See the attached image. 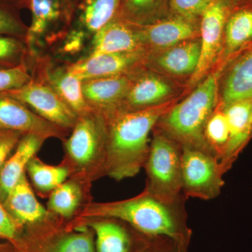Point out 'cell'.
Instances as JSON below:
<instances>
[{
  "instance_id": "cell-40",
  "label": "cell",
  "mask_w": 252,
  "mask_h": 252,
  "mask_svg": "<svg viewBox=\"0 0 252 252\" xmlns=\"http://www.w3.org/2000/svg\"><path fill=\"white\" fill-rule=\"evenodd\" d=\"M0 252H2V251H1V250H0Z\"/></svg>"
},
{
  "instance_id": "cell-33",
  "label": "cell",
  "mask_w": 252,
  "mask_h": 252,
  "mask_svg": "<svg viewBox=\"0 0 252 252\" xmlns=\"http://www.w3.org/2000/svg\"><path fill=\"white\" fill-rule=\"evenodd\" d=\"M23 135V133L16 131L0 130V170Z\"/></svg>"
},
{
  "instance_id": "cell-9",
  "label": "cell",
  "mask_w": 252,
  "mask_h": 252,
  "mask_svg": "<svg viewBox=\"0 0 252 252\" xmlns=\"http://www.w3.org/2000/svg\"><path fill=\"white\" fill-rule=\"evenodd\" d=\"M28 66L32 75L45 81L77 116L90 110L83 95L82 81L71 74L66 64L55 65L49 57L39 55L29 59Z\"/></svg>"
},
{
  "instance_id": "cell-11",
  "label": "cell",
  "mask_w": 252,
  "mask_h": 252,
  "mask_svg": "<svg viewBox=\"0 0 252 252\" xmlns=\"http://www.w3.org/2000/svg\"><path fill=\"white\" fill-rule=\"evenodd\" d=\"M63 130L31 110L17 99L0 93V130L36 134L47 137L63 136Z\"/></svg>"
},
{
  "instance_id": "cell-41",
  "label": "cell",
  "mask_w": 252,
  "mask_h": 252,
  "mask_svg": "<svg viewBox=\"0 0 252 252\" xmlns=\"http://www.w3.org/2000/svg\"></svg>"
},
{
  "instance_id": "cell-2",
  "label": "cell",
  "mask_w": 252,
  "mask_h": 252,
  "mask_svg": "<svg viewBox=\"0 0 252 252\" xmlns=\"http://www.w3.org/2000/svg\"><path fill=\"white\" fill-rule=\"evenodd\" d=\"M187 200L165 203L144 190L135 198L97 205L90 214L123 220L147 236L167 237L187 252L193 233L188 224Z\"/></svg>"
},
{
  "instance_id": "cell-39",
  "label": "cell",
  "mask_w": 252,
  "mask_h": 252,
  "mask_svg": "<svg viewBox=\"0 0 252 252\" xmlns=\"http://www.w3.org/2000/svg\"><path fill=\"white\" fill-rule=\"evenodd\" d=\"M247 1H252V0H247Z\"/></svg>"
},
{
  "instance_id": "cell-28",
  "label": "cell",
  "mask_w": 252,
  "mask_h": 252,
  "mask_svg": "<svg viewBox=\"0 0 252 252\" xmlns=\"http://www.w3.org/2000/svg\"><path fill=\"white\" fill-rule=\"evenodd\" d=\"M29 52L24 39L0 35V69H9L28 63Z\"/></svg>"
},
{
  "instance_id": "cell-5",
  "label": "cell",
  "mask_w": 252,
  "mask_h": 252,
  "mask_svg": "<svg viewBox=\"0 0 252 252\" xmlns=\"http://www.w3.org/2000/svg\"><path fill=\"white\" fill-rule=\"evenodd\" d=\"M31 23L25 41L29 59L65 39L72 29L77 4L73 0H28Z\"/></svg>"
},
{
  "instance_id": "cell-36",
  "label": "cell",
  "mask_w": 252,
  "mask_h": 252,
  "mask_svg": "<svg viewBox=\"0 0 252 252\" xmlns=\"http://www.w3.org/2000/svg\"><path fill=\"white\" fill-rule=\"evenodd\" d=\"M140 252H185L172 239L152 237L148 245Z\"/></svg>"
},
{
  "instance_id": "cell-42",
  "label": "cell",
  "mask_w": 252,
  "mask_h": 252,
  "mask_svg": "<svg viewBox=\"0 0 252 252\" xmlns=\"http://www.w3.org/2000/svg\"><path fill=\"white\" fill-rule=\"evenodd\" d=\"M0 250H1V249H0Z\"/></svg>"
},
{
  "instance_id": "cell-31",
  "label": "cell",
  "mask_w": 252,
  "mask_h": 252,
  "mask_svg": "<svg viewBox=\"0 0 252 252\" xmlns=\"http://www.w3.org/2000/svg\"><path fill=\"white\" fill-rule=\"evenodd\" d=\"M214 0H168V6L172 12L189 21H193L205 12Z\"/></svg>"
},
{
  "instance_id": "cell-20",
  "label": "cell",
  "mask_w": 252,
  "mask_h": 252,
  "mask_svg": "<svg viewBox=\"0 0 252 252\" xmlns=\"http://www.w3.org/2000/svg\"><path fill=\"white\" fill-rule=\"evenodd\" d=\"M134 78L131 77V85L120 109L139 110L154 107L171 94L170 86L159 78L152 75Z\"/></svg>"
},
{
  "instance_id": "cell-37",
  "label": "cell",
  "mask_w": 252,
  "mask_h": 252,
  "mask_svg": "<svg viewBox=\"0 0 252 252\" xmlns=\"http://www.w3.org/2000/svg\"><path fill=\"white\" fill-rule=\"evenodd\" d=\"M1 2L12 5V6H23V5H27L28 0H0Z\"/></svg>"
},
{
  "instance_id": "cell-10",
  "label": "cell",
  "mask_w": 252,
  "mask_h": 252,
  "mask_svg": "<svg viewBox=\"0 0 252 252\" xmlns=\"http://www.w3.org/2000/svg\"><path fill=\"white\" fill-rule=\"evenodd\" d=\"M72 135L66 142V149L76 163L86 165L105 147L106 126L103 116L90 109L78 116Z\"/></svg>"
},
{
  "instance_id": "cell-24",
  "label": "cell",
  "mask_w": 252,
  "mask_h": 252,
  "mask_svg": "<svg viewBox=\"0 0 252 252\" xmlns=\"http://www.w3.org/2000/svg\"><path fill=\"white\" fill-rule=\"evenodd\" d=\"M168 0H122L118 17L136 26L160 21Z\"/></svg>"
},
{
  "instance_id": "cell-30",
  "label": "cell",
  "mask_w": 252,
  "mask_h": 252,
  "mask_svg": "<svg viewBox=\"0 0 252 252\" xmlns=\"http://www.w3.org/2000/svg\"><path fill=\"white\" fill-rule=\"evenodd\" d=\"M50 252H96V250L91 233L81 230L63 237Z\"/></svg>"
},
{
  "instance_id": "cell-26",
  "label": "cell",
  "mask_w": 252,
  "mask_h": 252,
  "mask_svg": "<svg viewBox=\"0 0 252 252\" xmlns=\"http://www.w3.org/2000/svg\"><path fill=\"white\" fill-rule=\"evenodd\" d=\"M207 143L220 160L230 138L228 122L223 109L212 113L205 127Z\"/></svg>"
},
{
  "instance_id": "cell-17",
  "label": "cell",
  "mask_w": 252,
  "mask_h": 252,
  "mask_svg": "<svg viewBox=\"0 0 252 252\" xmlns=\"http://www.w3.org/2000/svg\"><path fill=\"white\" fill-rule=\"evenodd\" d=\"M46 138L36 134H25L0 170V200L4 202L9 192L26 175L28 164Z\"/></svg>"
},
{
  "instance_id": "cell-15",
  "label": "cell",
  "mask_w": 252,
  "mask_h": 252,
  "mask_svg": "<svg viewBox=\"0 0 252 252\" xmlns=\"http://www.w3.org/2000/svg\"><path fill=\"white\" fill-rule=\"evenodd\" d=\"M139 26L113 19L92 36L89 56L131 52L143 49Z\"/></svg>"
},
{
  "instance_id": "cell-22",
  "label": "cell",
  "mask_w": 252,
  "mask_h": 252,
  "mask_svg": "<svg viewBox=\"0 0 252 252\" xmlns=\"http://www.w3.org/2000/svg\"><path fill=\"white\" fill-rule=\"evenodd\" d=\"M225 52L235 54L252 42V4L235 7L225 23Z\"/></svg>"
},
{
  "instance_id": "cell-29",
  "label": "cell",
  "mask_w": 252,
  "mask_h": 252,
  "mask_svg": "<svg viewBox=\"0 0 252 252\" xmlns=\"http://www.w3.org/2000/svg\"><path fill=\"white\" fill-rule=\"evenodd\" d=\"M28 26L16 10V6L0 1V35L26 39Z\"/></svg>"
},
{
  "instance_id": "cell-21",
  "label": "cell",
  "mask_w": 252,
  "mask_h": 252,
  "mask_svg": "<svg viewBox=\"0 0 252 252\" xmlns=\"http://www.w3.org/2000/svg\"><path fill=\"white\" fill-rule=\"evenodd\" d=\"M122 0H80L77 4L79 28L89 36L118 17Z\"/></svg>"
},
{
  "instance_id": "cell-34",
  "label": "cell",
  "mask_w": 252,
  "mask_h": 252,
  "mask_svg": "<svg viewBox=\"0 0 252 252\" xmlns=\"http://www.w3.org/2000/svg\"><path fill=\"white\" fill-rule=\"evenodd\" d=\"M19 225L10 216L0 200V238L16 243L19 235Z\"/></svg>"
},
{
  "instance_id": "cell-16",
  "label": "cell",
  "mask_w": 252,
  "mask_h": 252,
  "mask_svg": "<svg viewBox=\"0 0 252 252\" xmlns=\"http://www.w3.org/2000/svg\"><path fill=\"white\" fill-rule=\"evenodd\" d=\"M237 53L223 79V107L237 101L252 99V42Z\"/></svg>"
},
{
  "instance_id": "cell-25",
  "label": "cell",
  "mask_w": 252,
  "mask_h": 252,
  "mask_svg": "<svg viewBox=\"0 0 252 252\" xmlns=\"http://www.w3.org/2000/svg\"><path fill=\"white\" fill-rule=\"evenodd\" d=\"M27 170L32 183L42 191L54 190L68 176L66 167L47 165L35 158L30 161Z\"/></svg>"
},
{
  "instance_id": "cell-13",
  "label": "cell",
  "mask_w": 252,
  "mask_h": 252,
  "mask_svg": "<svg viewBox=\"0 0 252 252\" xmlns=\"http://www.w3.org/2000/svg\"><path fill=\"white\" fill-rule=\"evenodd\" d=\"M91 223L96 236V252H140L152 237L142 234L117 219L104 218Z\"/></svg>"
},
{
  "instance_id": "cell-27",
  "label": "cell",
  "mask_w": 252,
  "mask_h": 252,
  "mask_svg": "<svg viewBox=\"0 0 252 252\" xmlns=\"http://www.w3.org/2000/svg\"><path fill=\"white\" fill-rule=\"evenodd\" d=\"M81 198L80 189L73 182L63 183L53 190L49 202L50 209L58 215L69 217L77 210Z\"/></svg>"
},
{
  "instance_id": "cell-14",
  "label": "cell",
  "mask_w": 252,
  "mask_h": 252,
  "mask_svg": "<svg viewBox=\"0 0 252 252\" xmlns=\"http://www.w3.org/2000/svg\"><path fill=\"white\" fill-rule=\"evenodd\" d=\"M130 85V74L86 79L83 95L89 108L105 114L120 108Z\"/></svg>"
},
{
  "instance_id": "cell-4",
  "label": "cell",
  "mask_w": 252,
  "mask_h": 252,
  "mask_svg": "<svg viewBox=\"0 0 252 252\" xmlns=\"http://www.w3.org/2000/svg\"><path fill=\"white\" fill-rule=\"evenodd\" d=\"M144 167L147 173L144 190L165 203H174L187 198L183 193L182 148L180 144L158 131L150 143Z\"/></svg>"
},
{
  "instance_id": "cell-3",
  "label": "cell",
  "mask_w": 252,
  "mask_h": 252,
  "mask_svg": "<svg viewBox=\"0 0 252 252\" xmlns=\"http://www.w3.org/2000/svg\"><path fill=\"white\" fill-rule=\"evenodd\" d=\"M217 77L212 74L185 100L169 109L159 119L158 132L182 148L202 151L217 157L207 143L205 125L216 105ZM218 158V157H217Z\"/></svg>"
},
{
  "instance_id": "cell-38",
  "label": "cell",
  "mask_w": 252,
  "mask_h": 252,
  "mask_svg": "<svg viewBox=\"0 0 252 252\" xmlns=\"http://www.w3.org/2000/svg\"><path fill=\"white\" fill-rule=\"evenodd\" d=\"M250 131H251V137H252V110L251 117H250Z\"/></svg>"
},
{
  "instance_id": "cell-32",
  "label": "cell",
  "mask_w": 252,
  "mask_h": 252,
  "mask_svg": "<svg viewBox=\"0 0 252 252\" xmlns=\"http://www.w3.org/2000/svg\"><path fill=\"white\" fill-rule=\"evenodd\" d=\"M28 63L9 69H0V93L22 87L31 79Z\"/></svg>"
},
{
  "instance_id": "cell-23",
  "label": "cell",
  "mask_w": 252,
  "mask_h": 252,
  "mask_svg": "<svg viewBox=\"0 0 252 252\" xmlns=\"http://www.w3.org/2000/svg\"><path fill=\"white\" fill-rule=\"evenodd\" d=\"M200 54V43L190 41L165 51L159 56L158 63L162 69L176 75L193 74L198 66Z\"/></svg>"
},
{
  "instance_id": "cell-8",
  "label": "cell",
  "mask_w": 252,
  "mask_h": 252,
  "mask_svg": "<svg viewBox=\"0 0 252 252\" xmlns=\"http://www.w3.org/2000/svg\"><path fill=\"white\" fill-rule=\"evenodd\" d=\"M236 4L237 0H214L202 15L200 59L192 77V83L200 80L216 59L225 23Z\"/></svg>"
},
{
  "instance_id": "cell-18",
  "label": "cell",
  "mask_w": 252,
  "mask_h": 252,
  "mask_svg": "<svg viewBox=\"0 0 252 252\" xmlns=\"http://www.w3.org/2000/svg\"><path fill=\"white\" fill-rule=\"evenodd\" d=\"M142 44L170 47L193 37L195 28L192 21L175 16L161 19L148 26H139Z\"/></svg>"
},
{
  "instance_id": "cell-12",
  "label": "cell",
  "mask_w": 252,
  "mask_h": 252,
  "mask_svg": "<svg viewBox=\"0 0 252 252\" xmlns=\"http://www.w3.org/2000/svg\"><path fill=\"white\" fill-rule=\"evenodd\" d=\"M143 49L131 52L86 56L66 64L69 72L81 81L127 74L142 61Z\"/></svg>"
},
{
  "instance_id": "cell-1",
  "label": "cell",
  "mask_w": 252,
  "mask_h": 252,
  "mask_svg": "<svg viewBox=\"0 0 252 252\" xmlns=\"http://www.w3.org/2000/svg\"><path fill=\"white\" fill-rule=\"evenodd\" d=\"M165 106L139 110L117 109L102 114L105 122V168L112 178L134 177L144 167L150 144L149 137Z\"/></svg>"
},
{
  "instance_id": "cell-19",
  "label": "cell",
  "mask_w": 252,
  "mask_h": 252,
  "mask_svg": "<svg viewBox=\"0 0 252 252\" xmlns=\"http://www.w3.org/2000/svg\"><path fill=\"white\" fill-rule=\"evenodd\" d=\"M3 204L20 227L36 223L46 215L45 208L36 199L26 175L9 192Z\"/></svg>"
},
{
  "instance_id": "cell-6",
  "label": "cell",
  "mask_w": 252,
  "mask_h": 252,
  "mask_svg": "<svg viewBox=\"0 0 252 252\" xmlns=\"http://www.w3.org/2000/svg\"><path fill=\"white\" fill-rule=\"evenodd\" d=\"M220 159L196 149L182 148L183 193L187 198L210 200L225 185Z\"/></svg>"
},
{
  "instance_id": "cell-35",
  "label": "cell",
  "mask_w": 252,
  "mask_h": 252,
  "mask_svg": "<svg viewBox=\"0 0 252 252\" xmlns=\"http://www.w3.org/2000/svg\"><path fill=\"white\" fill-rule=\"evenodd\" d=\"M86 37L89 36L80 28L71 30L63 41L64 44L61 46V52L65 55L78 54L84 47Z\"/></svg>"
},
{
  "instance_id": "cell-7",
  "label": "cell",
  "mask_w": 252,
  "mask_h": 252,
  "mask_svg": "<svg viewBox=\"0 0 252 252\" xmlns=\"http://www.w3.org/2000/svg\"><path fill=\"white\" fill-rule=\"evenodd\" d=\"M28 84L5 94L22 102L39 117L62 129L72 128L77 114L40 78L32 75Z\"/></svg>"
}]
</instances>
